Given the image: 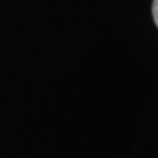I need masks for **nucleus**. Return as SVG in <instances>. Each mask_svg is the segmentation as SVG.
<instances>
[{
	"label": "nucleus",
	"instance_id": "obj_1",
	"mask_svg": "<svg viewBox=\"0 0 158 158\" xmlns=\"http://www.w3.org/2000/svg\"><path fill=\"white\" fill-rule=\"evenodd\" d=\"M152 16H154L155 23H157V27H158V0H154L152 2Z\"/></svg>",
	"mask_w": 158,
	"mask_h": 158
}]
</instances>
